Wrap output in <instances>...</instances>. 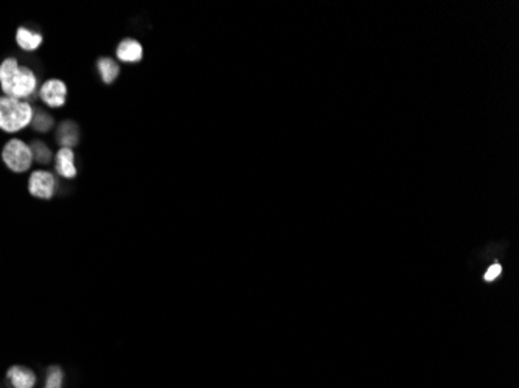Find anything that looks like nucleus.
<instances>
[{
	"mask_svg": "<svg viewBox=\"0 0 519 388\" xmlns=\"http://www.w3.org/2000/svg\"><path fill=\"white\" fill-rule=\"evenodd\" d=\"M0 90L5 96L30 101L38 96V75L28 65L19 64L17 58L8 56L0 62Z\"/></svg>",
	"mask_w": 519,
	"mask_h": 388,
	"instance_id": "nucleus-1",
	"label": "nucleus"
},
{
	"mask_svg": "<svg viewBox=\"0 0 519 388\" xmlns=\"http://www.w3.org/2000/svg\"><path fill=\"white\" fill-rule=\"evenodd\" d=\"M35 115L30 101L0 95V130L5 134H17L28 128Z\"/></svg>",
	"mask_w": 519,
	"mask_h": 388,
	"instance_id": "nucleus-2",
	"label": "nucleus"
},
{
	"mask_svg": "<svg viewBox=\"0 0 519 388\" xmlns=\"http://www.w3.org/2000/svg\"><path fill=\"white\" fill-rule=\"evenodd\" d=\"M0 159L11 173L16 174L27 173L35 163L30 143L24 142L22 139H10L6 142L2 148V153H0Z\"/></svg>",
	"mask_w": 519,
	"mask_h": 388,
	"instance_id": "nucleus-3",
	"label": "nucleus"
},
{
	"mask_svg": "<svg viewBox=\"0 0 519 388\" xmlns=\"http://www.w3.org/2000/svg\"><path fill=\"white\" fill-rule=\"evenodd\" d=\"M28 193L41 201L53 199L58 192V179L53 173L47 169L33 171L27 183Z\"/></svg>",
	"mask_w": 519,
	"mask_h": 388,
	"instance_id": "nucleus-4",
	"label": "nucleus"
},
{
	"mask_svg": "<svg viewBox=\"0 0 519 388\" xmlns=\"http://www.w3.org/2000/svg\"><path fill=\"white\" fill-rule=\"evenodd\" d=\"M38 98L47 108H51V109L63 108L65 104V100H67V85H65L63 80L50 78V80L44 81L41 85H39Z\"/></svg>",
	"mask_w": 519,
	"mask_h": 388,
	"instance_id": "nucleus-5",
	"label": "nucleus"
},
{
	"mask_svg": "<svg viewBox=\"0 0 519 388\" xmlns=\"http://www.w3.org/2000/svg\"><path fill=\"white\" fill-rule=\"evenodd\" d=\"M55 159V169L56 174L63 179H75L78 174V169L75 165V153L70 148H59Z\"/></svg>",
	"mask_w": 519,
	"mask_h": 388,
	"instance_id": "nucleus-6",
	"label": "nucleus"
},
{
	"mask_svg": "<svg viewBox=\"0 0 519 388\" xmlns=\"http://www.w3.org/2000/svg\"><path fill=\"white\" fill-rule=\"evenodd\" d=\"M6 380L10 388H35L36 374L24 365H13L6 371Z\"/></svg>",
	"mask_w": 519,
	"mask_h": 388,
	"instance_id": "nucleus-7",
	"label": "nucleus"
},
{
	"mask_svg": "<svg viewBox=\"0 0 519 388\" xmlns=\"http://www.w3.org/2000/svg\"><path fill=\"white\" fill-rule=\"evenodd\" d=\"M81 139V130L80 126L75 121L65 120L59 124L56 133H55V140L61 148H74L80 143Z\"/></svg>",
	"mask_w": 519,
	"mask_h": 388,
	"instance_id": "nucleus-8",
	"label": "nucleus"
},
{
	"mask_svg": "<svg viewBox=\"0 0 519 388\" xmlns=\"http://www.w3.org/2000/svg\"><path fill=\"white\" fill-rule=\"evenodd\" d=\"M42 42L44 36L39 31H35L28 27H19L16 30V44L22 51L33 53V51L41 49Z\"/></svg>",
	"mask_w": 519,
	"mask_h": 388,
	"instance_id": "nucleus-9",
	"label": "nucleus"
},
{
	"mask_svg": "<svg viewBox=\"0 0 519 388\" xmlns=\"http://www.w3.org/2000/svg\"><path fill=\"white\" fill-rule=\"evenodd\" d=\"M117 58L120 59L122 62L135 64V62L142 61L143 47H142L139 41H135V39L126 37V39H123L120 44H118Z\"/></svg>",
	"mask_w": 519,
	"mask_h": 388,
	"instance_id": "nucleus-10",
	"label": "nucleus"
},
{
	"mask_svg": "<svg viewBox=\"0 0 519 388\" xmlns=\"http://www.w3.org/2000/svg\"><path fill=\"white\" fill-rule=\"evenodd\" d=\"M97 70H98V74H100V78L104 84H113L117 80V76L120 75V67H118V64L114 61L113 58H108V56H103L98 59Z\"/></svg>",
	"mask_w": 519,
	"mask_h": 388,
	"instance_id": "nucleus-11",
	"label": "nucleus"
},
{
	"mask_svg": "<svg viewBox=\"0 0 519 388\" xmlns=\"http://www.w3.org/2000/svg\"><path fill=\"white\" fill-rule=\"evenodd\" d=\"M30 148H31L33 160H35L38 165L45 167L53 160V157H55L53 151H51V148L44 140H39V139L31 140Z\"/></svg>",
	"mask_w": 519,
	"mask_h": 388,
	"instance_id": "nucleus-12",
	"label": "nucleus"
},
{
	"mask_svg": "<svg viewBox=\"0 0 519 388\" xmlns=\"http://www.w3.org/2000/svg\"><path fill=\"white\" fill-rule=\"evenodd\" d=\"M30 126L35 133L47 134L55 126V118L44 109H35V115H33Z\"/></svg>",
	"mask_w": 519,
	"mask_h": 388,
	"instance_id": "nucleus-13",
	"label": "nucleus"
},
{
	"mask_svg": "<svg viewBox=\"0 0 519 388\" xmlns=\"http://www.w3.org/2000/svg\"><path fill=\"white\" fill-rule=\"evenodd\" d=\"M44 388H64V371L59 365H50L45 370Z\"/></svg>",
	"mask_w": 519,
	"mask_h": 388,
	"instance_id": "nucleus-14",
	"label": "nucleus"
},
{
	"mask_svg": "<svg viewBox=\"0 0 519 388\" xmlns=\"http://www.w3.org/2000/svg\"><path fill=\"white\" fill-rule=\"evenodd\" d=\"M501 271H502L501 266H499V264H493V266L488 269V271H487V273H485L484 280H485V281H493V280H496V278L499 277V275H501Z\"/></svg>",
	"mask_w": 519,
	"mask_h": 388,
	"instance_id": "nucleus-15",
	"label": "nucleus"
}]
</instances>
